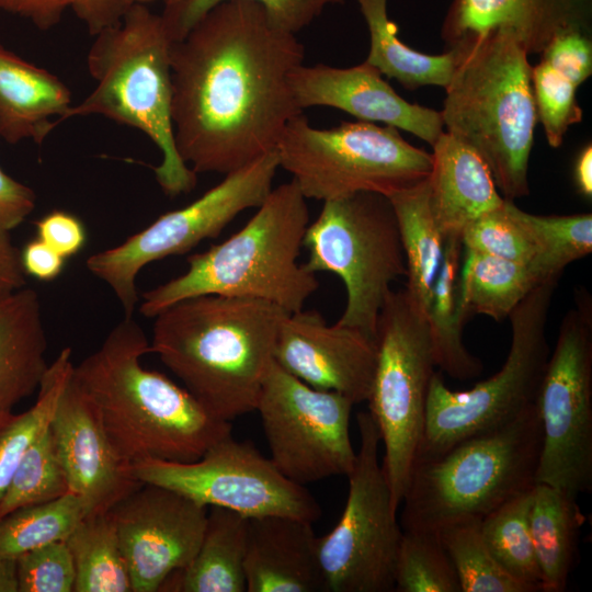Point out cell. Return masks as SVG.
I'll list each match as a JSON object with an SVG mask.
<instances>
[{"label": "cell", "instance_id": "cell-1", "mask_svg": "<svg viewBox=\"0 0 592 592\" xmlns=\"http://www.w3.org/2000/svg\"><path fill=\"white\" fill-rule=\"evenodd\" d=\"M295 34L253 0H225L170 47L179 155L196 173L228 174L275 150L303 113L292 72L304 64Z\"/></svg>", "mask_w": 592, "mask_h": 592}, {"label": "cell", "instance_id": "cell-2", "mask_svg": "<svg viewBox=\"0 0 592 592\" xmlns=\"http://www.w3.org/2000/svg\"><path fill=\"white\" fill-rule=\"evenodd\" d=\"M150 342L133 317L118 322L72 378L93 406L118 456L191 463L231 434L184 387L143 366Z\"/></svg>", "mask_w": 592, "mask_h": 592}, {"label": "cell", "instance_id": "cell-3", "mask_svg": "<svg viewBox=\"0 0 592 592\" xmlns=\"http://www.w3.org/2000/svg\"><path fill=\"white\" fill-rule=\"evenodd\" d=\"M286 312L253 298H185L153 317L150 353L212 415L230 422L255 410Z\"/></svg>", "mask_w": 592, "mask_h": 592}, {"label": "cell", "instance_id": "cell-4", "mask_svg": "<svg viewBox=\"0 0 592 592\" xmlns=\"http://www.w3.org/2000/svg\"><path fill=\"white\" fill-rule=\"evenodd\" d=\"M309 225L307 198L291 180L272 189L248 223L225 241L187 258V270L143 294L139 311L153 318L198 295L265 300L287 312L304 308L318 289L316 274L298 262Z\"/></svg>", "mask_w": 592, "mask_h": 592}, {"label": "cell", "instance_id": "cell-5", "mask_svg": "<svg viewBox=\"0 0 592 592\" xmlns=\"http://www.w3.org/2000/svg\"><path fill=\"white\" fill-rule=\"evenodd\" d=\"M172 42L161 14L146 4L130 5L116 24L94 35L87 66L96 84L60 121L101 115L139 129L161 151V162L153 172L171 198L190 193L197 182V174L179 155L174 138Z\"/></svg>", "mask_w": 592, "mask_h": 592}, {"label": "cell", "instance_id": "cell-6", "mask_svg": "<svg viewBox=\"0 0 592 592\" xmlns=\"http://www.w3.org/2000/svg\"><path fill=\"white\" fill-rule=\"evenodd\" d=\"M458 52L444 88L443 124L483 159L503 198L526 196L538 121L527 53L504 32L488 34Z\"/></svg>", "mask_w": 592, "mask_h": 592}, {"label": "cell", "instance_id": "cell-7", "mask_svg": "<svg viewBox=\"0 0 592 592\" xmlns=\"http://www.w3.org/2000/svg\"><path fill=\"white\" fill-rule=\"evenodd\" d=\"M542 446L536 403L516 418L418 456L402 497V530L436 531L466 517L482 519L536 483Z\"/></svg>", "mask_w": 592, "mask_h": 592}, {"label": "cell", "instance_id": "cell-8", "mask_svg": "<svg viewBox=\"0 0 592 592\" xmlns=\"http://www.w3.org/2000/svg\"><path fill=\"white\" fill-rule=\"evenodd\" d=\"M275 152L301 194L322 202L361 192L389 197L426 180L432 168V153L395 127L358 121L320 129L304 113L288 122Z\"/></svg>", "mask_w": 592, "mask_h": 592}, {"label": "cell", "instance_id": "cell-9", "mask_svg": "<svg viewBox=\"0 0 592 592\" xmlns=\"http://www.w3.org/2000/svg\"><path fill=\"white\" fill-rule=\"evenodd\" d=\"M303 247L310 273L338 275L346 304L338 323L375 339L380 309L391 284L407 275L397 218L385 195L361 192L323 202L308 225Z\"/></svg>", "mask_w": 592, "mask_h": 592}, {"label": "cell", "instance_id": "cell-10", "mask_svg": "<svg viewBox=\"0 0 592 592\" xmlns=\"http://www.w3.org/2000/svg\"><path fill=\"white\" fill-rule=\"evenodd\" d=\"M368 412L384 445L382 467L399 509L424 435L434 361L426 315L406 288L391 289L376 327Z\"/></svg>", "mask_w": 592, "mask_h": 592}, {"label": "cell", "instance_id": "cell-11", "mask_svg": "<svg viewBox=\"0 0 592 592\" xmlns=\"http://www.w3.org/2000/svg\"><path fill=\"white\" fill-rule=\"evenodd\" d=\"M558 281L539 283L510 314L511 346L498 373L464 391L451 390L434 373L418 456L441 453L511 421L536 403L549 357L546 325Z\"/></svg>", "mask_w": 592, "mask_h": 592}, {"label": "cell", "instance_id": "cell-12", "mask_svg": "<svg viewBox=\"0 0 592 592\" xmlns=\"http://www.w3.org/2000/svg\"><path fill=\"white\" fill-rule=\"evenodd\" d=\"M574 300L536 399L542 428L536 482L578 498L592 490V301L583 288Z\"/></svg>", "mask_w": 592, "mask_h": 592}, {"label": "cell", "instance_id": "cell-13", "mask_svg": "<svg viewBox=\"0 0 592 592\" xmlns=\"http://www.w3.org/2000/svg\"><path fill=\"white\" fill-rule=\"evenodd\" d=\"M356 421L360 449L345 506L334 528L317 537L318 559L329 592H390L402 528L378 460V429L368 410Z\"/></svg>", "mask_w": 592, "mask_h": 592}, {"label": "cell", "instance_id": "cell-14", "mask_svg": "<svg viewBox=\"0 0 592 592\" xmlns=\"http://www.w3.org/2000/svg\"><path fill=\"white\" fill-rule=\"evenodd\" d=\"M278 168L274 150L226 174L189 205L162 214L124 242L90 255L87 269L112 288L124 317H133L139 300L136 278L140 270L216 238L240 213L258 208L271 193Z\"/></svg>", "mask_w": 592, "mask_h": 592}, {"label": "cell", "instance_id": "cell-15", "mask_svg": "<svg viewBox=\"0 0 592 592\" xmlns=\"http://www.w3.org/2000/svg\"><path fill=\"white\" fill-rule=\"evenodd\" d=\"M353 406L348 397L314 388L274 361L254 411L280 473L301 486L348 476L356 459L350 437Z\"/></svg>", "mask_w": 592, "mask_h": 592}, {"label": "cell", "instance_id": "cell-16", "mask_svg": "<svg viewBox=\"0 0 592 592\" xmlns=\"http://www.w3.org/2000/svg\"><path fill=\"white\" fill-rule=\"evenodd\" d=\"M141 483L170 488L209 508L248 519L287 515L315 522L321 508L305 488L284 475L252 444L225 436L195 462L140 459L130 464Z\"/></svg>", "mask_w": 592, "mask_h": 592}, {"label": "cell", "instance_id": "cell-17", "mask_svg": "<svg viewBox=\"0 0 592 592\" xmlns=\"http://www.w3.org/2000/svg\"><path fill=\"white\" fill-rule=\"evenodd\" d=\"M207 508L163 486L141 483L107 511L133 592H157L201 544Z\"/></svg>", "mask_w": 592, "mask_h": 592}, {"label": "cell", "instance_id": "cell-18", "mask_svg": "<svg viewBox=\"0 0 592 592\" xmlns=\"http://www.w3.org/2000/svg\"><path fill=\"white\" fill-rule=\"evenodd\" d=\"M274 361L305 384L339 392L356 405L367 401L371 392L376 342L358 329L330 326L320 312L303 308L282 318Z\"/></svg>", "mask_w": 592, "mask_h": 592}, {"label": "cell", "instance_id": "cell-19", "mask_svg": "<svg viewBox=\"0 0 592 592\" xmlns=\"http://www.w3.org/2000/svg\"><path fill=\"white\" fill-rule=\"evenodd\" d=\"M73 369V368H72ZM49 428L71 493L84 502L87 516L104 514L141 482L133 475L104 431L90 400L71 376Z\"/></svg>", "mask_w": 592, "mask_h": 592}, {"label": "cell", "instance_id": "cell-20", "mask_svg": "<svg viewBox=\"0 0 592 592\" xmlns=\"http://www.w3.org/2000/svg\"><path fill=\"white\" fill-rule=\"evenodd\" d=\"M289 81L301 111L330 106L360 121L403 129L431 146L444 132L441 112L402 99L366 61L349 68L303 64L292 72Z\"/></svg>", "mask_w": 592, "mask_h": 592}, {"label": "cell", "instance_id": "cell-21", "mask_svg": "<svg viewBox=\"0 0 592 592\" xmlns=\"http://www.w3.org/2000/svg\"><path fill=\"white\" fill-rule=\"evenodd\" d=\"M591 35L592 0H453L442 26L449 49H463L488 34L512 35L528 54H540L554 37Z\"/></svg>", "mask_w": 592, "mask_h": 592}, {"label": "cell", "instance_id": "cell-22", "mask_svg": "<svg viewBox=\"0 0 592 592\" xmlns=\"http://www.w3.org/2000/svg\"><path fill=\"white\" fill-rule=\"evenodd\" d=\"M247 592H325L312 522L264 515L248 521Z\"/></svg>", "mask_w": 592, "mask_h": 592}, {"label": "cell", "instance_id": "cell-23", "mask_svg": "<svg viewBox=\"0 0 592 592\" xmlns=\"http://www.w3.org/2000/svg\"><path fill=\"white\" fill-rule=\"evenodd\" d=\"M432 148L430 208L445 239L460 238L471 221L502 206L504 198L487 163L468 145L443 132Z\"/></svg>", "mask_w": 592, "mask_h": 592}, {"label": "cell", "instance_id": "cell-24", "mask_svg": "<svg viewBox=\"0 0 592 592\" xmlns=\"http://www.w3.org/2000/svg\"><path fill=\"white\" fill-rule=\"evenodd\" d=\"M71 105L58 77L0 45V138L41 145Z\"/></svg>", "mask_w": 592, "mask_h": 592}, {"label": "cell", "instance_id": "cell-25", "mask_svg": "<svg viewBox=\"0 0 592 592\" xmlns=\"http://www.w3.org/2000/svg\"><path fill=\"white\" fill-rule=\"evenodd\" d=\"M39 296L30 287L0 295V422L33 395L48 369Z\"/></svg>", "mask_w": 592, "mask_h": 592}, {"label": "cell", "instance_id": "cell-26", "mask_svg": "<svg viewBox=\"0 0 592 592\" xmlns=\"http://www.w3.org/2000/svg\"><path fill=\"white\" fill-rule=\"evenodd\" d=\"M248 521L235 511L209 506L195 556L185 568L171 573L160 591L247 592Z\"/></svg>", "mask_w": 592, "mask_h": 592}, {"label": "cell", "instance_id": "cell-27", "mask_svg": "<svg viewBox=\"0 0 592 592\" xmlns=\"http://www.w3.org/2000/svg\"><path fill=\"white\" fill-rule=\"evenodd\" d=\"M584 522L577 497L536 482L532 488L530 530L542 573L543 592H562L573 569Z\"/></svg>", "mask_w": 592, "mask_h": 592}, {"label": "cell", "instance_id": "cell-28", "mask_svg": "<svg viewBox=\"0 0 592 592\" xmlns=\"http://www.w3.org/2000/svg\"><path fill=\"white\" fill-rule=\"evenodd\" d=\"M462 251L460 238H446L426 321L435 366L455 379L467 380L478 376L483 366L479 358L467 351L462 338L467 318L459 301Z\"/></svg>", "mask_w": 592, "mask_h": 592}, {"label": "cell", "instance_id": "cell-29", "mask_svg": "<svg viewBox=\"0 0 592 592\" xmlns=\"http://www.w3.org/2000/svg\"><path fill=\"white\" fill-rule=\"evenodd\" d=\"M368 27L371 45L366 62L409 90L423 86L445 88L456 68L459 52L428 55L407 46L388 18V0H356Z\"/></svg>", "mask_w": 592, "mask_h": 592}, {"label": "cell", "instance_id": "cell-30", "mask_svg": "<svg viewBox=\"0 0 592 592\" xmlns=\"http://www.w3.org/2000/svg\"><path fill=\"white\" fill-rule=\"evenodd\" d=\"M388 198L397 218L405 252V288L428 315L446 240L430 208L428 179Z\"/></svg>", "mask_w": 592, "mask_h": 592}, {"label": "cell", "instance_id": "cell-31", "mask_svg": "<svg viewBox=\"0 0 592 592\" xmlns=\"http://www.w3.org/2000/svg\"><path fill=\"white\" fill-rule=\"evenodd\" d=\"M459 301L465 314L501 321L539 284L530 264L465 250Z\"/></svg>", "mask_w": 592, "mask_h": 592}, {"label": "cell", "instance_id": "cell-32", "mask_svg": "<svg viewBox=\"0 0 592 592\" xmlns=\"http://www.w3.org/2000/svg\"><path fill=\"white\" fill-rule=\"evenodd\" d=\"M65 542L76 570L75 592H133L129 570L106 513L84 516Z\"/></svg>", "mask_w": 592, "mask_h": 592}, {"label": "cell", "instance_id": "cell-33", "mask_svg": "<svg viewBox=\"0 0 592 592\" xmlns=\"http://www.w3.org/2000/svg\"><path fill=\"white\" fill-rule=\"evenodd\" d=\"M508 214L522 227L535 247L530 264L542 282L559 280L563 269L592 251V215H533L504 198Z\"/></svg>", "mask_w": 592, "mask_h": 592}, {"label": "cell", "instance_id": "cell-34", "mask_svg": "<svg viewBox=\"0 0 592 592\" xmlns=\"http://www.w3.org/2000/svg\"><path fill=\"white\" fill-rule=\"evenodd\" d=\"M72 368L71 349L64 348L49 364L34 405L0 422V501L24 453L49 425Z\"/></svg>", "mask_w": 592, "mask_h": 592}, {"label": "cell", "instance_id": "cell-35", "mask_svg": "<svg viewBox=\"0 0 592 592\" xmlns=\"http://www.w3.org/2000/svg\"><path fill=\"white\" fill-rule=\"evenodd\" d=\"M435 532L456 570L462 592H534L493 557L482 534L481 519H459Z\"/></svg>", "mask_w": 592, "mask_h": 592}, {"label": "cell", "instance_id": "cell-36", "mask_svg": "<svg viewBox=\"0 0 592 592\" xmlns=\"http://www.w3.org/2000/svg\"><path fill=\"white\" fill-rule=\"evenodd\" d=\"M531 494L532 489L487 514L481 519V530L502 568L537 592L542 591V573L530 530Z\"/></svg>", "mask_w": 592, "mask_h": 592}, {"label": "cell", "instance_id": "cell-37", "mask_svg": "<svg viewBox=\"0 0 592 592\" xmlns=\"http://www.w3.org/2000/svg\"><path fill=\"white\" fill-rule=\"evenodd\" d=\"M84 516V502L71 492L12 511L0 519V560L16 559L39 546L65 540Z\"/></svg>", "mask_w": 592, "mask_h": 592}, {"label": "cell", "instance_id": "cell-38", "mask_svg": "<svg viewBox=\"0 0 592 592\" xmlns=\"http://www.w3.org/2000/svg\"><path fill=\"white\" fill-rule=\"evenodd\" d=\"M69 492L68 479L48 425L24 453L0 501V519L20 508L48 503Z\"/></svg>", "mask_w": 592, "mask_h": 592}, {"label": "cell", "instance_id": "cell-39", "mask_svg": "<svg viewBox=\"0 0 592 592\" xmlns=\"http://www.w3.org/2000/svg\"><path fill=\"white\" fill-rule=\"evenodd\" d=\"M396 592H462L456 570L435 531L402 530Z\"/></svg>", "mask_w": 592, "mask_h": 592}, {"label": "cell", "instance_id": "cell-40", "mask_svg": "<svg viewBox=\"0 0 592 592\" xmlns=\"http://www.w3.org/2000/svg\"><path fill=\"white\" fill-rule=\"evenodd\" d=\"M532 84L538 121L543 124L548 144L557 148L567 129L582 117L576 92L578 84L547 61L532 66Z\"/></svg>", "mask_w": 592, "mask_h": 592}, {"label": "cell", "instance_id": "cell-41", "mask_svg": "<svg viewBox=\"0 0 592 592\" xmlns=\"http://www.w3.org/2000/svg\"><path fill=\"white\" fill-rule=\"evenodd\" d=\"M225 0H187L177 12L161 13L172 41L183 38L210 9ZM260 3L270 21L278 29L297 34L311 24L325 9L346 0H253Z\"/></svg>", "mask_w": 592, "mask_h": 592}, {"label": "cell", "instance_id": "cell-42", "mask_svg": "<svg viewBox=\"0 0 592 592\" xmlns=\"http://www.w3.org/2000/svg\"><path fill=\"white\" fill-rule=\"evenodd\" d=\"M463 248L480 254L531 264L536 250L522 227L508 214L504 202L471 221L460 236Z\"/></svg>", "mask_w": 592, "mask_h": 592}, {"label": "cell", "instance_id": "cell-43", "mask_svg": "<svg viewBox=\"0 0 592 592\" xmlns=\"http://www.w3.org/2000/svg\"><path fill=\"white\" fill-rule=\"evenodd\" d=\"M18 592H75L76 570L65 540H56L16 559Z\"/></svg>", "mask_w": 592, "mask_h": 592}, {"label": "cell", "instance_id": "cell-44", "mask_svg": "<svg viewBox=\"0 0 592 592\" xmlns=\"http://www.w3.org/2000/svg\"><path fill=\"white\" fill-rule=\"evenodd\" d=\"M540 54V59L569 76L578 86L592 73L590 34L579 31L561 33Z\"/></svg>", "mask_w": 592, "mask_h": 592}, {"label": "cell", "instance_id": "cell-45", "mask_svg": "<svg viewBox=\"0 0 592 592\" xmlns=\"http://www.w3.org/2000/svg\"><path fill=\"white\" fill-rule=\"evenodd\" d=\"M37 238L67 259L77 254L86 243V230L73 215L54 210L35 223Z\"/></svg>", "mask_w": 592, "mask_h": 592}, {"label": "cell", "instance_id": "cell-46", "mask_svg": "<svg viewBox=\"0 0 592 592\" xmlns=\"http://www.w3.org/2000/svg\"><path fill=\"white\" fill-rule=\"evenodd\" d=\"M36 195L0 168V228L11 231L34 210Z\"/></svg>", "mask_w": 592, "mask_h": 592}, {"label": "cell", "instance_id": "cell-47", "mask_svg": "<svg viewBox=\"0 0 592 592\" xmlns=\"http://www.w3.org/2000/svg\"><path fill=\"white\" fill-rule=\"evenodd\" d=\"M67 3L93 36L116 24L128 9L124 0H67Z\"/></svg>", "mask_w": 592, "mask_h": 592}, {"label": "cell", "instance_id": "cell-48", "mask_svg": "<svg viewBox=\"0 0 592 592\" xmlns=\"http://www.w3.org/2000/svg\"><path fill=\"white\" fill-rule=\"evenodd\" d=\"M66 9L67 0H0V11L22 16L42 31L59 23Z\"/></svg>", "mask_w": 592, "mask_h": 592}, {"label": "cell", "instance_id": "cell-49", "mask_svg": "<svg viewBox=\"0 0 592 592\" xmlns=\"http://www.w3.org/2000/svg\"><path fill=\"white\" fill-rule=\"evenodd\" d=\"M65 260L38 238L27 242L21 252L25 274L39 281L57 278L64 269Z\"/></svg>", "mask_w": 592, "mask_h": 592}, {"label": "cell", "instance_id": "cell-50", "mask_svg": "<svg viewBox=\"0 0 592 592\" xmlns=\"http://www.w3.org/2000/svg\"><path fill=\"white\" fill-rule=\"evenodd\" d=\"M26 286L21 252L13 244L10 231L0 228V295Z\"/></svg>", "mask_w": 592, "mask_h": 592}, {"label": "cell", "instance_id": "cell-51", "mask_svg": "<svg viewBox=\"0 0 592 592\" xmlns=\"http://www.w3.org/2000/svg\"><path fill=\"white\" fill-rule=\"evenodd\" d=\"M574 182L585 197L592 196V147L589 144L578 155L574 163Z\"/></svg>", "mask_w": 592, "mask_h": 592}, {"label": "cell", "instance_id": "cell-52", "mask_svg": "<svg viewBox=\"0 0 592 592\" xmlns=\"http://www.w3.org/2000/svg\"><path fill=\"white\" fill-rule=\"evenodd\" d=\"M0 592H18L15 559L0 560Z\"/></svg>", "mask_w": 592, "mask_h": 592}, {"label": "cell", "instance_id": "cell-53", "mask_svg": "<svg viewBox=\"0 0 592 592\" xmlns=\"http://www.w3.org/2000/svg\"><path fill=\"white\" fill-rule=\"evenodd\" d=\"M151 1H158V0H124L125 4L129 8L130 5H134V4H146L151 2ZM163 3V12L162 14L164 15H169V14H172L174 12H177L178 10H180L186 2L187 0H159Z\"/></svg>", "mask_w": 592, "mask_h": 592}]
</instances>
